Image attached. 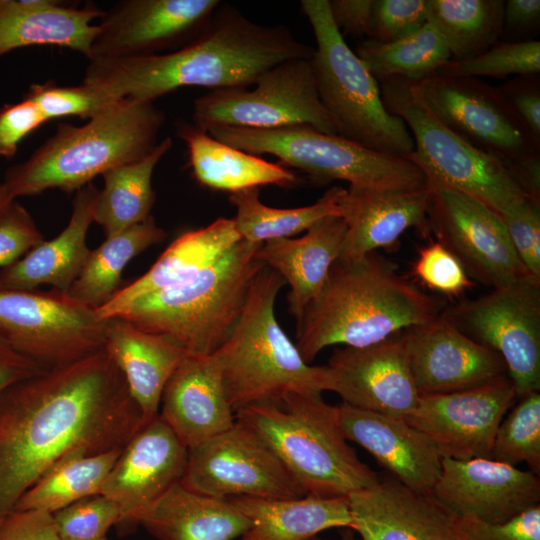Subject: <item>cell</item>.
<instances>
[{"label": "cell", "mask_w": 540, "mask_h": 540, "mask_svg": "<svg viewBox=\"0 0 540 540\" xmlns=\"http://www.w3.org/2000/svg\"><path fill=\"white\" fill-rule=\"evenodd\" d=\"M145 424L104 349L0 394V524L62 461L123 448Z\"/></svg>", "instance_id": "obj_1"}, {"label": "cell", "mask_w": 540, "mask_h": 540, "mask_svg": "<svg viewBox=\"0 0 540 540\" xmlns=\"http://www.w3.org/2000/svg\"><path fill=\"white\" fill-rule=\"evenodd\" d=\"M314 48L281 25L254 22L221 3L203 32L175 51L89 61L83 83L116 98L155 101L182 87L246 88L275 65Z\"/></svg>", "instance_id": "obj_2"}, {"label": "cell", "mask_w": 540, "mask_h": 540, "mask_svg": "<svg viewBox=\"0 0 540 540\" xmlns=\"http://www.w3.org/2000/svg\"><path fill=\"white\" fill-rule=\"evenodd\" d=\"M441 313L437 299L375 252L354 262L336 260L297 322L295 345L310 364L326 347L370 346Z\"/></svg>", "instance_id": "obj_3"}, {"label": "cell", "mask_w": 540, "mask_h": 540, "mask_svg": "<svg viewBox=\"0 0 540 540\" xmlns=\"http://www.w3.org/2000/svg\"><path fill=\"white\" fill-rule=\"evenodd\" d=\"M166 115L153 101L118 99L84 125H57L30 157L8 168L3 184L14 199L49 189L76 192L107 170L150 154Z\"/></svg>", "instance_id": "obj_4"}, {"label": "cell", "mask_w": 540, "mask_h": 540, "mask_svg": "<svg viewBox=\"0 0 540 540\" xmlns=\"http://www.w3.org/2000/svg\"><path fill=\"white\" fill-rule=\"evenodd\" d=\"M284 284L277 272L264 267L228 338L211 354L235 414L252 405L279 403L289 394L332 391L328 366L307 363L276 319L275 300Z\"/></svg>", "instance_id": "obj_5"}, {"label": "cell", "mask_w": 540, "mask_h": 540, "mask_svg": "<svg viewBox=\"0 0 540 540\" xmlns=\"http://www.w3.org/2000/svg\"><path fill=\"white\" fill-rule=\"evenodd\" d=\"M262 244L241 240L189 279L136 299L114 317L163 335L191 354L211 355L228 338L265 267L257 258Z\"/></svg>", "instance_id": "obj_6"}, {"label": "cell", "mask_w": 540, "mask_h": 540, "mask_svg": "<svg viewBox=\"0 0 540 540\" xmlns=\"http://www.w3.org/2000/svg\"><path fill=\"white\" fill-rule=\"evenodd\" d=\"M272 449L304 495L340 497L377 485L379 475L347 443L336 405L289 394L236 412Z\"/></svg>", "instance_id": "obj_7"}, {"label": "cell", "mask_w": 540, "mask_h": 540, "mask_svg": "<svg viewBox=\"0 0 540 540\" xmlns=\"http://www.w3.org/2000/svg\"><path fill=\"white\" fill-rule=\"evenodd\" d=\"M300 5L316 41L311 64L318 95L338 135L408 159L414 150L408 128L385 108L377 80L334 24L328 0H302Z\"/></svg>", "instance_id": "obj_8"}, {"label": "cell", "mask_w": 540, "mask_h": 540, "mask_svg": "<svg viewBox=\"0 0 540 540\" xmlns=\"http://www.w3.org/2000/svg\"><path fill=\"white\" fill-rule=\"evenodd\" d=\"M206 132L245 152L275 156L282 166L298 169L317 183L340 180L351 187L382 191L427 186L424 173L412 161L308 126L270 130L218 126Z\"/></svg>", "instance_id": "obj_9"}, {"label": "cell", "mask_w": 540, "mask_h": 540, "mask_svg": "<svg viewBox=\"0 0 540 540\" xmlns=\"http://www.w3.org/2000/svg\"><path fill=\"white\" fill-rule=\"evenodd\" d=\"M379 87L385 108L412 133L414 150L408 159L427 183L465 193L499 215L528 199L500 161L471 146L427 109L410 80L390 78Z\"/></svg>", "instance_id": "obj_10"}, {"label": "cell", "mask_w": 540, "mask_h": 540, "mask_svg": "<svg viewBox=\"0 0 540 540\" xmlns=\"http://www.w3.org/2000/svg\"><path fill=\"white\" fill-rule=\"evenodd\" d=\"M251 90H211L193 101V124L202 130L227 126L270 130L312 127L338 135L336 122L323 106L311 58L283 61L265 72Z\"/></svg>", "instance_id": "obj_11"}, {"label": "cell", "mask_w": 540, "mask_h": 540, "mask_svg": "<svg viewBox=\"0 0 540 540\" xmlns=\"http://www.w3.org/2000/svg\"><path fill=\"white\" fill-rule=\"evenodd\" d=\"M105 326L64 291L0 287V340L44 370L104 349Z\"/></svg>", "instance_id": "obj_12"}, {"label": "cell", "mask_w": 540, "mask_h": 540, "mask_svg": "<svg viewBox=\"0 0 540 540\" xmlns=\"http://www.w3.org/2000/svg\"><path fill=\"white\" fill-rule=\"evenodd\" d=\"M445 313L500 355L518 398L540 391V280L523 277Z\"/></svg>", "instance_id": "obj_13"}, {"label": "cell", "mask_w": 540, "mask_h": 540, "mask_svg": "<svg viewBox=\"0 0 540 540\" xmlns=\"http://www.w3.org/2000/svg\"><path fill=\"white\" fill-rule=\"evenodd\" d=\"M180 483L194 492L223 499L304 496L267 443L237 418L226 431L188 448Z\"/></svg>", "instance_id": "obj_14"}, {"label": "cell", "mask_w": 540, "mask_h": 540, "mask_svg": "<svg viewBox=\"0 0 540 540\" xmlns=\"http://www.w3.org/2000/svg\"><path fill=\"white\" fill-rule=\"evenodd\" d=\"M412 86L427 109L448 129L507 169L539 154L497 87L475 77L431 74Z\"/></svg>", "instance_id": "obj_15"}, {"label": "cell", "mask_w": 540, "mask_h": 540, "mask_svg": "<svg viewBox=\"0 0 540 540\" xmlns=\"http://www.w3.org/2000/svg\"><path fill=\"white\" fill-rule=\"evenodd\" d=\"M427 184L431 233L470 278L493 289L529 276L499 214L465 193Z\"/></svg>", "instance_id": "obj_16"}, {"label": "cell", "mask_w": 540, "mask_h": 540, "mask_svg": "<svg viewBox=\"0 0 540 540\" xmlns=\"http://www.w3.org/2000/svg\"><path fill=\"white\" fill-rule=\"evenodd\" d=\"M219 0H122L97 24L91 60L175 51L206 28Z\"/></svg>", "instance_id": "obj_17"}, {"label": "cell", "mask_w": 540, "mask_h": 540, "mask_svg": "<svg viewBox=\"0 0 540 540\" xmlns=\"http://www.w3.org/2000/svg\"><path fill=\"white\" fill-rule=\"evenodd\" d=\"M517 399L505 374L462 391L420 395L406 421L426 433L443 458H489L499 424Z\"/></svg>", "instance_id": "obj_18"}, {"label": "cell", "mask_w": 540, "mask_h": 540, "mask_svg": "<svg viewBox=\"0 0 540 540\" xmlns=\"http://www.w3.org/2000/svg\"><path fill=\"white\" fill-rule=\"evenodd\" d=\"M403 336L420 395L462 391L507 374L500 355L470 337L445 312L404 330Z\"/></svg>", "instance_id": "obj_19"}, {"label": "cell", "mask_w": 540, "mask_h": 540, "mask_svg": "<svg viewBox=\"0 0 540 540\" xmlns=\"http://www.w3.org/2000/svg\"><path fill=\"white\" fill-rule=\"evenodd\" d=\"M432 495L459 518L503 523L540 505V480L491 458H442Z\"/></svg>", "instance_id": "obj_20"}, {"label": "cell", "mask_w": 540, "mask_h": 540, "mask_svg": "<svg viewBox=\"0 0 540 540\" xmlns=\"http://www.w3.org/2000/svg\"><path fill=\"white\" fill-rule=\"evenodd\" d=\"M332 392L344 404L406 419L420 394L411 373L403 331L379 343L336 350L327 364Z\"/></svg>", "instance_id": "obj_21"}, {"label": "cell", "mask_w": 540, "mask_h": 540, "mask_svg": "<svg viewBox=\"0 0 540 540\" xmlns=\"http://www.w3.org/2000/svg\"><path fill=\"white\" fill-rule=\"evenodd\" d=\"M188 448L160 415L145 423L123 447L101 494L121 511L119 525H138L144 510L180 482Z\"/></svg>", "instance_id": "obj_22"}, {"label": "cell", "mask_w": 540, "mask_h": 540, "mask_svg": "<svg viewBox=\"0 0 540 540\" xmlns=\"http://www.w3.org/2000/svg\"><path fill=\"white\" fill-rule=\"evenodd\" d=\"M348 499L350 528L361 540H469L460 518L432 494L413 492L393 477Z\"/></svg>", "instance_id": "obj_23"}, {"label": "cell", "mask_w": 540, "mask_h": 540, "mask_svg": "<svg viewBox=\"0 0 540 540\" xmlns=\"http://www.w3.org/2000/svg\"><path fill=\"white\" fill-rule=\"evenodd\" d=\"M342 433L368 451L393 478L413 492L432 494L442 470L434 441L406 419L336 405Z\"/></svg>", "instance_id": "obj_24"}, {"label": "cell", "mask_w": 540, "mask_h": 540, "mask_svg": "<svg viewBox=\"0 0 540 540\" xmlns=\"http://www.w3.org/2000/svg\"><path fill=\"white\" fill-rule=\"evenodd\" d=\"M429 200L428 184L399 191L342 187L338 206L346 233L337 260L354 262L378 249L391 248L411 228L429 237Z\"/></svg>", "instance_id": "obj_25"}, {"label": "cell", "mask_w": 540, "mask_h": 540, "mask_svg": "<svg viewBox=\"0 0 540 540\" xmlns=\"http://www.w3.org/2000/svg\"><path fill=\"white\" fill-rule=\"evenodd\" d=\"M159 415L187 448L235 423V413L211 355L186 356L164 388Z\"/></svg>", "instance_id": "obj_26"}, {"label": "cell", "mask_w": 540, "mask_h": 540, "mask_svg": "<svg viewBox=\"0 0 540 540\" xmlns=\"http://www.w3.org/2000/svg\"><path fill=\"white\" fill-rule=\"evenodd\" d=\"M104 350L121 371L145 423L159 415L164 388L189 352L120 318L106 319Z\"/></svg>", "instance_id": "obj_27"}, {"label": "cell", "mask_w": 540, "mask_h": 540, "mask_svg": "<svg viewBox=\"0 0 540 540\" xmlns=\"http://www.w3.org/2000/svg\"><path fill=\"white\" fill-rule=\"evenodd\" d=\"M345 233L342 217L332 215L316 222L301 237L270 240L258 250V260L290 286L289 311L297 322L324 287L339 258Z\"/></svg>", "instance_id": "obj_28"}, {"label": "cell", "mask_w": 540, "mask_h": 540, "mask_svg": "<svg viewBox=\"0 0 540 540\" xmlns=\"http://www.w3.org/2000/svg\"><path fill=\"white\" fill-rule=\"evenodd\" d=\"M104 10L76 8L58 0H0V57L18 48L59 46L91 59V47Z\"/></svg>", "instance_id": "obj_29"}, {"label": "cell", "mask_w": 540, "mask_h": 540, "mask_svg": "<svg viewBox=\"0 0 540 540\" xmlns=\"http://www.w3.org/2000/svg\"><path fill=\"white\" fill-rule=\"evenodd\" d=\"M98 192L92 182L78 189L67 226L53 239L44 240L13 264L0 268V287L29 290L45 284L66 292L91 251L86 238Z\"/></svg>", "instance_id": "obj_30"}, {"label": "cell", "mask_w": 540, "mask_h": 540, "mask_svg": "<svg viewBox=\"0 0 540 540\" xmlns=\"http://www.w3.org/2000/svg\"><path fill=\"white\" fill-rule=\"evenodd\" d=\"M241 240L234 218H218L205 227L182 233L146 273L96 309L97 316L101 320L114 317L136 299L189 279Z\"/></svg>", "instance_id": "obj_31"}, {"label": "cell", "mask_w": 540, "mask_h": 540, "mask_svg": "<svg viewBox=\"0 0 540 540\" xmlns=\"http://www.w3.org/2000/svg\"><path fill=\"white\" fill-rule=\"evenodd\" d=\"M158 540H234L250 521L231 499L203 495L174 484L138 518Z\"/></svg>", "instance_id": "obj_32"}, {"label": "cell", "mask_w": 540, "mask_h": 540, "mask_svg": "<svg viewBox=\"0 0 540 540\" xmlns=\"http://www.w3.org/2000/svg\"><path fill=\"white\" fill-rule=\"evenodd\" d=\"M176 134L186 144L194 178L206 188L231 194L263 185L290 188L299 183L297 175L281 164L223 143L184 120L176 124Z\"/></svg>", "instance_id": "obj_33"}, {"label": "cell", "mask_w": 540, "mask_h": 540, "mask_svg": "<svg viewBox=\"0 0 540 540\" xmlns=\"http://www.w3.org/2000/svg\"><path fill=\"white\" fill-rule=\"evenodd\" d=\"M250 521L242 540H311L332 528H350L348 496L229 498Z\"/></svg>", "instance_id": "obj_34"}, {"label": "cell", "mask_w": 540, "mask_h": 540, "mask_svg": "<svg viewBox=\"0 0 540 540\" xmlns=\"http://www.w3.org/2000/svg\"><path fill=\"white\" fill-rule=\"evenodd\" d=\"M173 143L170 137L159 141L147 156L104 172V187L99 190L93 209L96 222L106 237L145 221L155 203L153 172Z\"/></svg>", "instance_id": "obj_35"}, {"label": "cell", "mask_w": 540, "mask_h": 540, "mask_svg": "<svg viewBox=\"0 0 540 540\" xmlns=\"http://www.w3.org/2000/svg\"><path fill=\"white\" fill-rule=\"evenodd\" d=\"M166 236L151 215L141 223L106 237L90 251L79 276L66 293L92 309L101 308L120 290L127 264L147 248L161 243Z\"/></svg>", "instance_id": "obj_36"}, {"label": "cell", "mask_w": 540, "mask_h": 540, "mask_svg": "<svg viewBox=\"0 0 540 540\" xmlns=\"http://www.w3.org/2000/svg\"><path fill=\"white\" fill-rule=\"evenodd\" d=\"M427 22L445 41L453 60L477 56L501 34L503 0H425Z\"/></svg>", "instance_id": "obj_37"}, {"label": "cell", "mask_w": 540, "mask_h": 540, "mask_svg": "<svg viewBox=\"0 0 540 540\" xmlns=\"http://www.w3.org/2000/svg\"><path fill=\"white\" fill-rule=\"evenodd\" d=\"M341 189V186H334L315 203L298 208L265 205L260 201L258 187L231 193L229 202L236 209L234 221L241 239L262 244L305 232L325 217L340 216L338 197Z\"/></svg>", "instance_id": "obj_38"}, {"label": "cell", "mask_w": 540, "mask_h": 540, "mask_svg": "<svg viewBox=\"0 0 540 540\" xmlns=\"http://www.w3.org/2000/svg\"><path fill=\"white\" fill-rule=\"evenodd\" d=\"M122 449L62 461L21 496L14 510H37L53 514L81 499L101 494L105 480Z\"/></svg>", "instance_id": "obj_39"}, {"label": "cell", "mask_w": 540, "mask_h": 540, "mask_svg": "<svg viewBox=\"0 0 540 540\" xmlns=\"http://www.w3.org/2000/svg\"><path fill=\"white\" fill-rule=\"evenodd\" d=\"M355 53L377 82L390 78L418 81L436 73L451 60L445 41L428 22L396 41L383 43L364 39L358 43Z\"/></svg>", "instance_id": "obj_40"}, {"label": "cell", "mask_w": 540, "mask_h": 540, "mask_svg": "<svg viewBox=\"0 0 540 540\" xmlns=\"http://www.w3.org/2000/svg\"><path fill=\"white\" fill-rule=\"evenodd\" d=\"M497 429L491 459L516 466L526 463L530 471L540 473V393L518 398Z\"/></svg>", "instance_id": "obj_41"}, {"label": "cell", "mask_w": 540, "mask_h": 540, "mask_svg": "<svg viewBox=\"0 0 540 540\" xmlns=\"http://www.w3.org/2000/svg\"><path fill=\"white\" fill-rule=\"evenodd\" d=\"M438 74L457 77L539 75L540 42L497 41L483 53L464 60H449Z\"/></svg>", "instance_id": "obj_42"}, {"label": "cell", "mask_w": 540, "mask_h": 540, "mask_svg": "<svg viewBox=\"0 0 540 540\" xmlns=\"http://www.w3.org/2000/svg\"><path fill=\"white\" fill-rule=\"evenodd\" d=\"M23 98L34 103L47 121L71 116L89 120L118 100L83 82L62 86L53 80L31 84Z\"/></svg>", "instance_id": "obj_43"}, {"label": "cell", "mask_w": 540, "mask_h": 540, "mask_svg": "<svg viewBox=\"0 0 540 540\" xmlns=\"http://www.w3.org/2000/svg\"><path fill=\"white\" fill-rule=\"evenodd\" d=\"M52 516L61 540H98L121 522L118 505L103 494L81 499Z\"/></svg>", "instance_id": "obj_44"}, {"label": "cell", "mask_w": 540, "mask_h": 540, "mask_svg": "<svg viewBox=\"0 0 540 540\" xmlns=\"http://www.w3.org/2000/svg\"><path fill=\"white\" fill-rule=\"evenodd\" d=\"M412 273L429 289L452 297L474 285L460 261L437 240L419 251Z\"/></svg>", "instance_id": "obj_45"}, {"label": "cell", "mask_w": 540, "mask_h": 540, "mask_svg": "<svg viewBox=\"0 0 540 540\" xmlns=\"http://www.w3.org/2000/svg\"><path fill=\"white\" fill-rule=\"evenodd\" d=\"M499 216L525 270L540 280V203L528 198Z\"/></svg>", "instance_id": "obj_46"}, {"label": "cell", "mask_w": 540, "mask_h": 540, "mask_svg": "<svg viewBox=\"0 0 540 540\" xmlns=\"http://www.w3.org/2000/svg\"><path fill=\"white\" fill-rule=\"evenodd\" d=\"M427 23L425 0H374L369 37L387 43L404 38Z\"/></svg>", "instance_id": "obj_47"}, {"label": "cell", "mask_w": 540, "mask_h": 540, "mask_svg": "<svg viewBox=\"0 0 540 540\" xmlns=\"http://www.w3.org/2000/svg\"><path fill=\"white\" fill-rule=\"evenodd\" d=\"M44 240L31 214L15 199L0 214V268L13 264Z\"/></svg>", "instance_id": "obj_48"}, {"label": "cell", "mask_w": 540, "mask_h": 540, "mask_svg": "<svg viewBox=\"0 0 540 540\" xmlns=\"http://www.w3.org/2000/svg\"><path fill=\"white\" fill-rule=\"evenodd\" d=\"M497 89L520 124L540 145L539 75L516 76Z\"/></svg>", "instance_id": "obj_49"}, {"label": "cell", "mask_w": 540, "mask_h": 540, "mask_svg": "<svg viewBox=\"0 0 540 540\" xmlns=\"http://www.w3.org/2000/svg\"><path fill=\"white\" fill-rule=\"evenodd\" d=\"M47 119L30 100L0 106V157L12 159L19 144Z\"/></svg>", "instance_id": "obj_50"}, {"label": "cell", "mask_w": 540, "mask_h": 540, "mask_svg": "<svg viewBox=\"0 0 540 540\" xmlns=\"http://www.w3.org/2000/svg\"><path fill=\"white\" fill-rule=\"evenodd\" d=\"M469 540H540V505L503 523L460 518Z\"/></svg>", "instance_id": "obj_51"}, {"label": "cell", "mask_w": 540, "mask_h": 540, "mask_svg": "<svg viewBox=\"0 0 540 540\" xmlns=\"http://www.w3.org/2000/svg\"><path fill=\"white\" fill-rule=\"evenodd\" d=\"M0 540H61L51 513L14 510L0 524Z\"/></svg>", "instance_id": "obj_52"}, {"label": "cell", "mask_w": 540, "mask_h": 540, "mask_svg": "<svg viewBox=\"0 0 540 540\" xmlns=\"http://www.w3.org/2000/svg\"><path fill=\"white\" fill-rule=\"evenodd\" d=\"M540 26L539 0L504 1L500 37L508 42L532 41Z\"/></svg>", "instance_id": "obj_53"}, {"label": "cell", "mask_w": 540, "mask_h": 540, "mask_svg": "<svg viewBox=\"0 0 540 540\" xmlns=\"http://www.w3.org/2000/svg\"><path fill=\"white\" fill-rule=\"evenodd\" d=\"M334 24L342 33L369 37L374 0H328Z\"/></svg>", "instance_id": "obj_54"}, {"label": "cell", "mask_w": 540, "mask_h": 540, "mask_svg": "<svg viewBox=\"0 0 540 540\" xmlns=\"http://www.w3.org/2000/svg\"><path fill=\"white\" fill-rule=\"evenodd\" d=\"M34 361L17 353L0 340V394L15 383L43 372Z\"/></svg>", "instance_id": "obj_55"}, {"label": "cell", "mask_w": 540, "mask_h": 540, "mask_svg": "<svg viewBox=\"0 0 540 540\" xmlns=\"http://www.w3.org/2000/svg\"><path fill=\"white\" fill-rule=\"evenodd\" d=\"M15 199L9 193L3 183H0V214L11 204Z\"/></svg>", "instance_id": "obj_56"}, {"label": "cell", "mask_w": 540, "mask_h": 540, "mask_svg": "<svg viewBox=\"0 0 540 540\" xmlns=\"http://www.w3.org/2000/svg\"><path fill=\"white\" fill-rule=\"evenodd\" d=\"M341 540H355L354 531L351 528H343Z\"/></svg>", "instance_id": "obj_57"}, {"label": "cell", "mask_w": 540, "mask_h": 540, "mask_svg": "<svg viewBox=\"0 0 540 540\" xmlns=\"http://www.w3.org/2000/svg\"><path fill=\"white\" fill-rule=\"evenodd\" d=\"M311 540H324V539H321L320 537L317 536V537H315V538H313Z\"/></svg>", "instance_id": "obj_58"}, {"label": "cell", "mask_w": 540, "mask_h": 540, "mask_svg": "<svg viewBox=\"0 0 540 540\" xmlns=\"http://www.w3.org/2000/svg\"><path fill=\"white\" fill-rule=\"evenodd\" d=\"M98 540H109L107 537H104V538H101V539H98Z\"/></svg>", "instance_id": "obj_59"}]
</instances>
